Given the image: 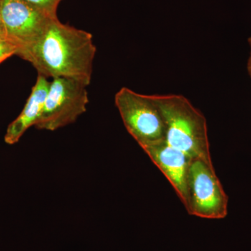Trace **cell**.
Instances as JSON below:
<instances>
[{"label": "cell", "mask_w": 251, "mask_h": 251, "mask_svg": "<svg viewBox=\"0 0 251 251\" xmlns=\"http://www.w3.org/2000/svg\"><path fill=\"white\" fill-rule=\"evenodd\" d=\"M88 86L67 77L52 79L36 128L54 131L76 121L90 102Z\"/></svg>", "instance_id": "cell-4"}, {"label": "cell", "mask_w": 251, "mask_h": 251, "mask_svg": "<svg viewBox=\"0 0 251 251\" xmlns=\"http://www.w3.org/2000/svg\"><path fill=\"white\" fill-rule=\"evenodd\" d=\"M51 16H57V10L62 0H25Z\"/></svg>", "instance_id": "cell-10"}, {"label": "cell", "mask_w": 251, "mask_h": 251, "mask_svg": "<svg viewBox=\"0 0 251 251\" xmlns=\"http://www.w3.org/2000/svg\"><path fill=\"white\" fill-rule=\"evenodd\" d=\"M49 84L48 78L38 75L22 112L8 126L4 135L5 143L11 145L17 143L26 130L36 125L44 108Z\"/></svg>", "instance_id": "cell-8"}, {"label": "cell", "mask_w": 251, "mask_h": 251, "mask_svg": "<svg viewBox=\"0 0 251 251\" xmlns=\"http://www.w3.org/2000/svg\"><path fill=\"white\" fill-rule=\"evenodd\" d=\"M190 215L222 219L228 212V196L216 175L214 166L199 158L191 159L188 182Z\"/></svg>", "instance_id": "cell-5"}, {"label": "cell", "mask_w": 251, "mask_h": 251, "mask_svg": "<svg viewBox=\"0 0 251 251\" xmlns=\"http://www.w3.org/2000/svg\"><path fill=\"white\" fill-rule=\"evenodd\" d=\"M20 47L5 36H0V64L12 55H17Z\"/></svg>", "instance_id": "cell-9"}, {"label": "cell", "mask_w": 251, "mask_h": 251, "mask_svg": "<svg viewBox=\"0 0 251 251\" xmlns=\"http://www.w3.org/2000/svg\"><path fill=\"white\" fill-rule=\"evenodd\" d=\"M150 159L166 176L185 208L188 202V175L191 158L166 140L143 147Z\"/></svg>", "instance_id": "cell-7"}, {"label": "cell", "mask_w": 251, "mask_h": 251, "mask_svg": "<svg viewBox=\"0 0 251 251\" xmlns=\"http://www.w3.org/2000/svg\"><path fill=\"white\" fill-rule=\"evenodd\" d=\"M151 96L164 120L167 143L191 159L199 158L214 166L207 124L202 112L180 94Z\"/></svg>", "instance_id": "cell-2"}, {"label": "cell", "mask_w": 251, "mask_h": 251, "mask_svg": "<svg viewBox=\"0 0 251 251\" xmlns=\"http://www.w3.org/2000/svg\"><path fill=\"white\" fill-rule=\"evenodd\" d=\"M56 18L25 0H1L4 36L20 49L40 37Z\"/></svg>", "instance_id": "cell-6"}, {"label": "cell", "mask_w": 251, "mask_h": 251, "mask_svg": "<svg viewBox=\"0 0 251 251\" xmlns=\"http://www.w3.org/2000/svg\"><path fill=\"white\" fill-rule=\"evenodd\" d=\"M249 44H250V46H251V37L249 38Z\"/></svg>", "instance_id": "cell-13"}, {"label": "cell", "mask_w": 251, "mask_h": 251, "mask_svg": "<svg viewBox=\"0 0 251 251\" xmlns=\"http://www.w3.org/2000/svg\"><path fill=\"white\" fill-rule=\"evenodd\" d=\"M115 103L126 128L141 148L166 140V126L151 95L122 87Z\"/></svg>", "instance_id": "cell-3"}, {"label": "cell", "mask_w": 251, "mask_h": 251, "mask_svg": "<svg viewBox=\"0 0 251 251\" xmlns=\"http://www.w3.org/2000/svg\"><path fill=\"white\" fill-rule=\"evenodd\" d=\"M96 52L92 34L56 18L40 37L20 49L17 55L31 63L38 74L46 78L67 77L90 85Z\"/></svg>", "instance_id": "cell-1"}, {"label": "cell", "mask_w": 251, "mask_h": 251, "mask_svg": "<svg viewBox=\"0 0 251 251\" xmlns=\"http://www.w3.org/2000/svg\"><path fill=\"white\" fill-rule=\"evenodd\" d=\"M247 68L248 72H249V75H250V76L251 77V46L250 57H249V61H248Z\"/></svg>", "instance_id": "cell-12"}, {"label": "cell", "mask_w": 251, "mask_h": 251, "mask_svg": "<svg viewBox=\"0 0 251 251\" xmlns=\"http://www.w3.org/2000/svg\"><path fill=\"white\" fill-rule=\"evenodd\" d=\"M0 36H4L2 19H1V0H0Z\"/></svg>", "instance_id": "cell-11"}]
</instances>
